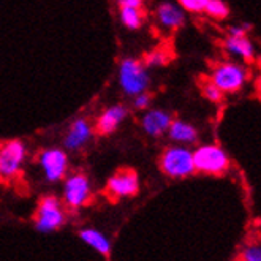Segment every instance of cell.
Wrapping results in <instances>:
<instances>
[{
	"label": "cell",
	"instance_id": "1",
	"mask_svg": "<svg viewBox=\"0 0 261 261\" xmlns=\"http://www.w3.org/2000/svg\"><path fill=\"white\" fill-rule=\"evenodd\" d=\"M24 144L19 140H10L0 143V186H13L19 189V193H27V184L24 179Z\"/></svg>",
	"mask_w": 261,
	"mask_h": 261
},
{
	"label": "cell",
	"instance_id": "2",
	"mask_svg": "<svg viewBox=\"0 0 261 261\" xmlns=\"http://www.w3.org/2000/svg\"><path fill=\"white\" fill-rule=\"evenodd\" d=\"M193 165L195 171L198 173L223 176L231 166V160H229L228 153L217 144H206L193 152Z\"/></svg>",
	"mask_w": 261,
	"mask_h": 261
},
{
	"label": "cell",
	"instance_id": "3",
	"mask_svg": "<svg viewBox=\"0 0 261 261\" xmlns=\"http://www.w3.org/2000/svg\"><path fill=\"white\" fill-rule=\"evenodd\" d=\"M159 166L163 174L173 179H184L195 173L193 152L186 147H165L160 153Z\"/></svg>",
	"mask_w": 261,
	"mask_h": 261
},
{
	"label": "cell",
	"instance_id": "4",
	"mask_svg": "<svg viewBox=\"0 0 261 261\" xmlns=\"http://www.w3.org/2000/svg\"><path fill=\"white\" fill-rule=\"evenodd\" d=\"M140 192V179L138 173L130 166H122L110 177L103 190V195L110 203H117L124 196H135Z\"/></svg>",
	"mask_w": 261,
	"mask_h": 261
},
{
	"label": "cell",
	"instance_id": "5",
	"mask_svg": "<svg viewBox=\"0 0 261 261\" xmlns=\"http://www.w3.org/2000/svg\"><path fill=\"white\" fill-rule=\"evenodd\" d=\"M247 78H249V71L244 65L233 64V62H223L214 67L211 81L214 86L219 87L223 94H234V92H239L245 86Z\"/></svg>",
	"mask_w": 261,
	"mask_h": 261
},
{
	"label": "cell",
	"instance_id": "6",
	"mask_svg": "<svg viewBox=\"0 0 261 261\" xmlns=\"http://www.w3.org/2000/svg\"><path fill=\"white\" fill-rule=\"evenodd\" d=\"M64 211L59 199L53 195H46L38 199L37 211L34 212L32 220L40 231H53L64 223Z\"/></svg>",
	"mask_w": 261,
	"mask_h": 261
},
{
	"label": "cell",
	"instance_id": "7",
	"mask_svg": "<svg viewBox=\"0 0 261 261\" xmlns=\"http://www.w3.org/2000/svg\"><path fill=\"white\" fill-rule=\"evenodd\" d=\"M94 199V193L90 192L89 180L84 173H76L67 180L64 195V206L67 211H76L80 207L90 206Z\"/></svg>",
	"mask_w": 261,
	"mask_h": 261
},
{
	"label": "cell",
	"instance_id": "8",
	"mask_svg": "<svg viewBox=\"0 0 261 261\" xmlns=\"http://www.w3.org/2000/svg\"><path fill=\"white\" fill-rule=\"evenodd\" d=\"M120 84L130 95H138L149 86V76L141 60L127 59L120 65Z\"/></svg>",
	"mask_w": 261,
	"mask_h": 261
},
{
	"label": "cell",
	"instance_id": "9",
	"mask_svg": "<svg viewBox=\"0 0 261 261\" xmlns=\"http://www.w3.org/2000/svg\"><path fill=\"white\" fill-rule=\"evenodd\" d=\"M38 162L43 165L46 176L53 182L60 180L67 173V155L60 149L41 150L38 153Z\"/></svg>",
	"mask_w": 261,
	"mask_h": 261
},
{
	"label": "cell",
	"instance_id": "10",
	"mask_svg": "<svg viewBox=\"0 0 261 261\" xmlns=\"http://www.w3.org/2000/svg\"><path fill=\"white\" fill-rule=\"evenodd\" d=\"M120 18L128 29H140L147 16V11L143 8L141 0H124L119 2Z\"/></svg>",
	"mask_w": 261,
	"mask_h": 261
},
{
	"label": "cell",
	"instance_id": "11",
	"mask_svg": "<svg viewBox=\"0 0 261 261\" xmlns=\"http://www.w3.org/2000/svg\"><path fill=\"white\" fill-rule=\"evenodd\" d=\"M223 49L228 54L239 57L241 60H244V62H247V64H252L255 60V46L247 37L238 38V37L228 35L223 41Z\"/></svg>",
	"mask_w": 261,
	"mask_h": 261
},
{
	"label": "cell",
	"instance_id": "12",
	"mask_svg": "<svg viewBox=\"0 0 261 261\" xmlns=\"http://www.w3.org/2000/svg\"><path fill=\"white\" fill-rule=\"evenodd\" d=\"M141 124H143V128L149 135H152V136H160L166 130H170V127L173 124V117H171L170 113H165L162 110H153V111H149L143 117Z\"/></svg>",
	"mask_w": 261,
	"mask_h": 261
},
{
	"label": "cell",
	"instance_id": "13",
	"mask_svg": "<svg viewBox=\"0 0 261 261\" xmlns=\"http://www.w3.org/2000/svg\"><path fill=\"white\" fill-rule=\"evenodd\" d=\"M127 116V110L124 106H113V108L106 110L97 120L94 132L100 136H106L110 135L111 132H114L119 125V122Z\"/></svg>",
	"mask_w": 261,
	"mask_h": 261
},
{
	"label": "cell",
	"instance_id": "14",
	"mask_svg": "<svg viewBox=\"0 0 261 261\" xmlns=\"http://www.w3.org/2000/svg\"><path fill=\"white\" fill-rule=\"evenodd\" d=\"M157 18L163 27L170 30H177L186 22L184 11L174 4H162L157 10Z\"/></svg>",
	"mask_w": 261,
	"mask_h": 261
},
{
	"label": "cell",
	"instance_id": "15",
	"mask_svg": "<svg viewBox=\"0 0 261 261\" xmlns=\"http://www.w3.org/2000/svg\"><path fill=\"white\" fill-rule=\"evenodd\" d=\"M170 138L177 143H186V144H193L198 140V130L182 120H173L170 127Z\"/></svg>",
	"mask_w": 261,
	"mask_h": 261
},
{
	"label": "cell",
	"instance_id": "16",
	"mask_svg": "<svg viewBox=\"0 0 261 261\" xmlns=\"http://www.w3.org/2000/svg\"><path fill=\"white\" fill-rule=\"evenodd\" d=\"M90 136V127L86 120H78L71 125L67 138H65V144L71 149H78L83 146Z\"/></svg>",
	"mask_w": 261,
	"mask_h": 261
},
{
	"label": "cell",
	"instance_id": "17",
	"mask_svg": "<svg viewBox=\"0 0 261 261\" xmlns=\"http://www.w3.org/2000/svg\"><path fill=\"white\" fill-rule=\"evenodd\" d=\"M80 236L83 241H86L89 245H92L97 252H100L106 261H110V242L105 239V236L98 231H95V229H83V231H80Z\"/></svg>",
	"mask_w": 261,
	"mask_h": 261
},
{
	"label": "cell",
	"instance_id": "18",
	"mask_svg": "<svg viewBox=\"0 0 261 261\" xmlns=\"http://www.w3.org/2000/svg\"><path fill=\"white\" fill-rule=\"evenodd\" d=\"M204 13L214 19H226L231 10H229V5L222 2V0H206Z\"/></svg>",
	"mask_w": 261,
	"mask_h": 261
},
{
	"label": "cell",
	"instance_id": "19",
	"mask_svg": "<svg viewBox=\"0 0 261 261\" xmlns=\"http://www.w3.org/2000/svg\"><path fill=\"white\" fill-rule=\"evenodd\" d=\"M171 60V54L168 53L165 48H157L144 56V64L146 65H166Z\"/></svg>",
	"mask_w": 261,
	"mask_h": 261
},
{
	"label": "cell",
	"instance_id": "20",
	"mask_svg": "<svg viewBox=\"0 0 261 261\" xmlns=\"http://www.w3.org/2000/svg\"><path fill=\"white\" fill-rule=\"evenodd\" d=\"M201 92H203V95L209 100V101H212V103H222L223 101V92L219 89V87H216L212 84V81L211 80H206V81H203L201 83Z\"/></svg>",
	"mask_w": 261,
	"mask_h": 261
},
{
	"label": "cell",
	"instance_id": "21",
	"mask_svg": "<svg viewBox=\"0 0 261 261\" xmlns=\"http://www.w3.org/2000/svg\"><path fill=\"white\" fill-rule=\"evenodd\" d=\"M238 261H261V245L249 244L241 250Z\"/></svg>",
	"mask_w": 261,
	"mask_h": 261
},
{
	"label": "cell",
	"instance_id": "22",
	"mask_svg": "<svg viewBox=\"0 0 261 261\" xmlns=\"http://www.w3.org/2000/svg\"><path fill=\"white\" fill-rule=\"evenodd\" d=\"M179 7L186 8L192 13H204L206 8V0H180Z\"/></svg>",
	"mask_w": 261,
	"mask_h": 261
},
{
	"label": "cell",
	"instance_id": "23",
	"mask_svg": "<svg viewBox=\"0 0 261 261\" xmlns=\"http://www.w3.org/2000/svg\"><path fill=\"white\" fill-rule=\"evenodd\" d=\"M252 29V25L249 24H242V25H231L228 29V35L229 37H238V38H242V37H247L249 30Z\"/></svg>",
	"mask_w": 261,
	"mask_h": 261
},
{
	"label": "cell",
	"instance_id": "24",
	"mask_svg": "<svg viewBox=\"0 0 261 261\" xmlns=\"http://www.w3.org/2000/svg\"><path fill=\"white\" fill-rule=\"evenodd\" d=\"M150 95H147V94H143V95H140L136 98V101H135V105H136V108L138 110H146L147 106H149V103H150Z\"/></svg>",
	"mask_w": 261,
	"mask_h": 261
}]
</instances>
